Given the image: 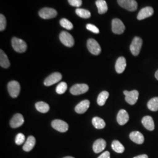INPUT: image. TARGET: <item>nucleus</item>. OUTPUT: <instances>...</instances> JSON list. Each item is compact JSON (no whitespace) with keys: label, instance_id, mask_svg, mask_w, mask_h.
<instances>
[{"label":"nucleus","instance_id":"cd10ccee","mask_svg":"<svg viewBox=\"0 0 158 158\" xmlns=\"http://www.w3.org/2000/svg\"><path fill=\"white\" fill-rule=\"evenodd\" d=\"M147 106L148 108L152 111H158V97H154L151 99L148 102Z\"/></svg>","mask_w":158,"mask_h":158},{"label":"nucleus","instance_id":"9d476101","mask_svg":"<svg viewBox=\"0 0 158 158\" xmlns=\"http://www.w3.org/2000/svg\"><path fill=\"white\" fill-rule=\"evenodd\" d=\"M125 27L123 23L118 18H115L112 21V31L114 34H122L125 31Z\"/></svg>","mask_w":158,"mask_h":158},{"label":"nucleus","instance_id":"6e6552de","mask_svg":"<svg viewBox=\"0 0 158 158\" xmlns=\"http://www.w3.org/2000/svg\"><path fill=\"white\" fill-rule=\"evenodd\" d=\"M57 15L56 11L51 8H44L39 12V15L43 19H49L56 17Z\"/></svg>","mask_w":158,"mask_h":158},{"label":"nucleus","instance_id":"9b49d317","mask_svg":"<svg viewBox=\"0 0 158 158\" xmlns=\"http://www.w3.org/2000/svg\"><path fill=\"white\" fill-rule=\"evenodd\" d=\"M52 127L59 132H65L69 130V125L60 119H55L52 122Z\"/></svg>","mask_w":158,"mask_h":158},{"label":"nucleus","instance_id":"f3484780","mask_svg":"<svg viewBox=\"0 0 158 158\" xmlns=\"http://www.w3.org/2000/svg\"><path fill=\"white\" fill-rule=\"evenodd\" d=\"M90 102L88 100H85L79 103L75 107V111L78 114H84L90 107Z\"/></svg>","mask_w":158,"mask_h":158},{"label":"nucleus","instance_id":"473e14b6","mask_svg":"<svg viewBox=\"0 0 158 158\" xmlns=\"http://www.w3.org/2000/svg\"><path fill=\"white\" fill-rule=\"evenodd\" d=\"M6 17L4 15L1 14L0 15V31H2L6 28Z\"/></svg>","mask_w":158,"mask_h":158},{"label":"nucleus","instance_id":"4468645a","mask_svg":"<svg viewBox=\"0 0 158 158\" xmlns=\"http://www.w3.org/2000/svg\"><path fill=\"white\" fill-rule=\"evenodd\" d=\"M153 9L151 6H147L141 10V11L139 12L137 19L138 20H142L148 17H151L153 14Z\"/></svg>","mask_w":158,"mask_h":158},{"label":"nucleus","instance_id":"a211bd4d","mask_svg":"<svg viewBox=\"0 0 158 158\" xmlns=\"http://www.w3.org/2000/svg\"><path fill=\"white\" fill-rule=\"evenodd\" d=\"M127 66V62L124 57H119L115 63V70L118 73H122Z\"/></svg>","mask_w":158,"mask_h":158},{"label":"nucleus","instance_id":"bb28decb","mask_svg":"<svg viewBox=\"0 0 158 158\" xmlns=\"http://www.w3.org/2000/svg\"><path fill=\"white\" fill-rule=\"evenodd\" d=\"M111 147L113 148V150L116 152L119 153H121L124 152L125 148L123 144L117 140H115L112 142L111 144Z\"/></svg>","mask_w":158,"mask_h":158},{"label":"nucleus","instance_id":"412c9836","mask_svg":"<svg viewBox=\"0 0 158 158\" xmlns=\"http://www.w3.org/2000/svg\"><path fill=\"white\" fill-rule=\"evenodd\" d=\"M35 144L36 139L35 137L33 136H29L23 146V149L26 152H29L34 148Z\"/></svg>","mask_w":158,"mask_h":158},{"label":"nucleus","instance_id":"f704fd0d","mask_svg":"<svg viewBox=\"0 0 158 158\" xmlns=\"http://www.w3.org/2000/svg\"><path fill=\"white\" fill-rule=\"evenodd\" d=\"M70 5L76 7H80L82 5V0H68Z\"/></svg>","mask_w":158,"mask_h":158},{"label":"nucleus","instance_id":"6ab92c4d","mask_svg":"<svg viewBox=\"0 0 158 158\" xmlns=\"http://www.w3.org/2000/svg\"><path fill=\"white\" fill-rule=\"evenodd\" d=\"M130 138L132 141L137 144H142L144 142V136L139 131H133L130 134Z\"/></svg>","mask_w":158,"mask_h":158},{"label":"nucleus","instance_id":"a878e982","mask_svg":"<svg viewBox=\"0 0 158 158\" xmlns=\"http://www.w3.org/2000/svg\"><path fill=\"white\" fill-rule=\"evenodd\" d=\"M109 97V93L107 91H103L98 96L97 103L99 106H102L105 104Z\"/></svg>","mask_w":158,"mask_h":158},{"label":"nucleus","instance_id":"0eeeda50","mask_svg":"<svg viewBox=\"0 0 158 158\" xmlns=\"http://www.w3.org/2000/svg\"><path fill=\"white\" fill-rule=\"evenodd\" d=\"M124 94L125 96V100L130 105H134L138 101L139 97V92L136 90H125Z\"/></svg>","mask_w":158,"mask_h":158},{"label":"nucleus","instance_id":"4be33fe9","mask_svg":"<svg viewBox=\"0 0 158 158\" xmlns=\"http://www.w3.org/2000/svg\"><path fill=\"white\" fill-rule=\"evenodd\" d=\"M96 4L98 12L100 14H104L108 11V6L107 2L104 0H97Z\"/></svg>","mask_w":158,"mask_h":158},{"label":"nucleus","instance_id":"e433bc0d","mask_svg":"<svg viewBox=\"0 0 158 158\" xmlns=\"http://www.w3.org/2000/svg\"><path fill=\"white\" fill-rule=\"evenodd\" d=\"M134 158H148V156L147 155L143 154V155H138L137 156H135Z\"/></svg>","mask_w":158,"mask_h":158},{"label":"nucleus","instance_id":"58836bf2","mask_svg":"<svg viewBox=\"0 0 158 158\" xmlns=\"http://www.w3.org/2000/svg\"><path fill=\"white\" fill-rule=\"evenodd\" d=\"M63 158H74L73 157H72V156H66V157H64Z\"/></svg>","mask_w":158,"mask_h":158},{"label":"nucleus","instance_id":"1a4fd4ad","mask_svg":"<svg viewBox=\"0 0 158 158\" xmlns=\"http://www.w3.org/2000/svg\"><path fill=\"white\" fill-rule=\"evenodd\" d=\"M89 89V87L88 85L85 84H76L71 87L70 91L73 95L77 96L85 93L88 91Z\"/></svg>","mask_w":158,"mask_h":158},{"label":"nucleus","instance_id":"f257e3e1","mask_svg":"<svg viewBox=\"0 0 158 158\" xmlns=\"http://www.w3.org/2000/svg\"><path fill=\"white\" fill-rule=\"evenodd\" d=\"M12 46L13 49L18 53H23L27 49V45L26 42L16 37L12 39Z\"/></svg>","mask_w":158,"mask_h":158},{"label":"nucleus","instance_id":"5701e85b","mask_svg":"<svg viewBox=\"0 0 158 158\" xmlns=\"http://www.w3.org/2000/svg\"><path fill=\"white\" fill-rule=\"evenodd\" d=\"M0 65L2 68L7 69L10 66L8 57L2 50L0 51Z\"/></svg>","mask_w":158,"mask_h":158},{"label":"nucleus","instance_id":"f8f14e48","mask_svg":"<svg viewBox=\"0 0 158 158\" xmlns=\"http://www.w3.org/2000/svg\"><path fill=\"white\" fill-rule=\"evenodd\" d=\"M62 78V76L60 73L55 72L51 74L44 81V85L46 86H51L58 83Z\"/></svg>","mask_w":158,"mask_h":158},{"label":"nucleus","instance_id":"dca6fc26","mask_svg":"<svg viewBox=\"0 0 158 158\" xmlns=\"http://www.w3.org/2000/svg\"><path fill=\"white\" fill-rule=\"evenodd\" d=\"M106 145L107 143L104 139H98L94 142L93 146V149L94 152L98 153L104 151L106 147Z\"/></svg>","mask_w":158,"mask_h":158},{"label":"nucleus","instance_id":"2eb2a0df","mask_svg":"<svg viewBox=\"0 0 158 158\" xmlns=\"http://www.w3.org/2000/svg\"><path fill=\"white\" fill-rule=\"evenodd\" d=\"M130 117L127 113V111L125 110H121L117 115V120L119 124L121 125H124L126 124L129 121Z\"/></svg>","mask_w":158,"mask_h":158},{"label":"nucleus","instance_id":"7c9ffc66","mask_svg":"<svg viewBox=\"0 0 158 158\" xmlns=\"http://www.w3.org/2000/svg\"><path fill=\"white\" fill-rule=\"evenodd\" d=\"M68 89V85L65 82H61L57 85L56 89V91L59 94H63L66 92Z\"/></svg>","mask_w":158,"mask_h":158},{"label":"nucleus","instance_id":"c85d7f7f","mask_svg":"<svg viewBox=\"0 0 158 158\" xmlns=\"http://www.w3.org/2000/svg\"><path fill=\"white\" fill-rule=\"evenodd\" d=\"M76 14L82 18H89L91 17L90 12L83 8H77L76 10Z\"/></svg>","mask_w":158,"mask_h":158},{"label":"nucleus","instance_id":"393cba45","mask_svg":"<svg viewBox=\"0 0 158 158\" xmlns=\"http://www.w3.org/2000/svg\"><path fill=\"white\" fill-rule=\"evenodd\" d=\"M92 124L97 129H103L106 127V123L104 119L96 117L92 119Z\"/></svg>","mask_w":158,"mask_h":158},{"label":"nucleus","instance_id":"39448f33","mask_svg":"<svg viewBox=\"0 0 158 158\" xmlns=\"http://www.w3.org/2000/svg\"><path fill=\"white\" fill-rule=\"evenodd\" d=\"M119 5L130 11H136L138 4L135 0H117Z\"/></svg>","mask_w":158,"mask_h":158},{"label":"nucleus","instance_id":"b1692460","mask_svg":"<svg viewBox=\"0 0 158 158\" xmlns=\"http://www.w3.org/2000/svg\"><path fill=\"white\" fill-rule=\"evenodd\" d=\"M35 107L36 110L42 113H46L49 111L50 107L45 102H40L35 104Z\"/></svg>","mask_w":158,"mask_h":158},{"label":"nucleus","instance_id":"423d86ee","mask_svg":"<svg viewBox=\"0 0 158 158\" xmlns=\"http://www.w3.org/2000/svg\"><path fill=\"white\" fill-rule=\"evenodd\" d=\"M59 39L64 45L68 47H72L74 44L73 37L66 31H63L59 35Z\"/></svg>","mask_w":158,"mask_h":158},{"label":"nucleus","instance_id":"72a5a7b5","mask_svg":"<svg viewBox=\"0 0 158 158\" xmlns=\"http://www.w3.org/2000/svg\"><path fill=\"white\" fill-rule=\"evenodd\" d=\"M86 28L94 34H98L100 32L99 29L97 27L93 24H90V23H89L86 25Z\"/></svg>","mask_w":158,"mask_h":158},{"label":"nucleus","instance_id":"7ed1b4c3","mask_svg":"<svg viewBox=\"0 0 158 158\" xmlns=\"http://www.w3.org/2000/svg\"><path fill=\"white\" fill-rule=\"evenodd\" d=\"M21 90L19 83L15 80H12L8 84V91L12 98H17L19 96Z\"/></svg>","mask_w":158,"mask_h":158},{"label":"nucleus","instance_id":"c756f323","mask_svg":"<svg viewBox=\"0 0 158 158\" xmlns=\"http://www.w3.org/2000/svg\"><path fill=\"white\" fill-rule=\"evenodd\" d=\"M60 24L64 28L68 30H71L73 28V25L72 24V23L66 18L61 19L60 21Z\"/></svg>","mask_w":158,"mask_h":158},{"label":"nucleus","instance_id":"20e7f679","mask_svg":"<svg viewBox=\"0 0 158 158\" xmlns=\"http://www.w3.org/2000/svg\"><path fill=\"white\" fill-rule=\"evenodd\" d=\"M87 46L88 50L94 55H98L101 52L102 48L99 44L94 39H89L87 40Z\"/></svg>","mask_w":158,"mask_h":158},{"label":"nucleus","instance_id":"ddd939ff","mask_svg":"<svg viewBox=\"0 0 158 158\" xmlns=\"http://www.w3.org/2000/svg\"><path fill=\"white\" fill-rule=\"evenodd\" d=\"M23 123L24 118L23 115L19 113H17L13 116L11 119L10 125L13 128H17L23 125Z\"/></svg>","mask_w":158,"mask_h":158},{"label":"nucleus","instance_id":"c9c22d12","mask_svg":"<svg viewBox=\"0 0 158 158\" xmlns=\"http://www.w3.org/2000/svg\"><path fill=\"white\" fill-rule=\"evenodd\" d=\"M98 158H110V153L108 151H106L102 153L101 155H100Z\"/></svg>","mask_w":158,"mask_h":158},{"label":"nucleus","instance_id":"aec40b11","mask_svg":"<svg viewBox=\"0 0 158 158\" xmlns=\"http://www.w3.org/2000/svg\"><path fill=\"white\" fill-rule=\"evenodd\" d=\"M142 123L145 128L152 131L155 129V124L151 116H145L142 119Z\"/></svg>","mask_w":158,"mask_h":158},{"label":"nucleus","instance_id":"f03ea898","mask_svg":"<svg viewBox=\"0 0 158 158\" xmlns=\"http://www.w3.org/2000/svg\"><path fill=\"white\" fill-rule=\"evenodd\" d=\"M142 46V40L141 38L136 36L130 45V51L134 56H138L141 49Z\"/></svg>","mask_w":158,"mask_h":158},{"label":"nucleus","instance_id":"4c0bfd02","mask_svg":"<svg viewBox=\"0 0 158 158\" xmlns=\"http://www.w3.org/2000/svg\"><path fill=\"white\" fill-rule=\"evenodd\" d=\"M155 77H156V79L158 80V70L155 73Z\"/></svg>","mask_w":158,"mask_h":158},{"label":"nucleus","instance_id":"2f4dec72","mask_svg":"<svg viewBox=\"0 0 158 158\" xmlns=\"http://www.w3.org/2000/svg\"><path fill=\"white\" fill-rule=\"evenodd\" d=\"M25 141V135L22 133H19L17 134L15 138V143L18 145H20L23 144Z\"/></svg>","mask_w":158,"mask_h":158}]
</instances>
